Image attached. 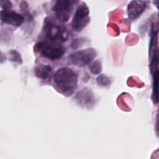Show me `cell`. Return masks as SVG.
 <instances>
[{"mask_svg":"<svg viewBox=\"0 0 159 159\" xmlns=\"http://www.w3.org/2000/svg\"><path fill=\"white\" fill-rule=\"evenodd\" d=\"M54 82L60 93L69 96L77 86V75L68 68H61L54 74Z\"/></svg>","mask_w":159,"mask_h":159,"instance_id":"obj_1","label":"cell"},{"mask_svg":"<svg viewBox=\"0 0 159 159\" xmlns=\"http://www.w3.org/2000/svg\"><path fill=\"white\" fill-rule=\"evenodd\" d=\"M79 2V0H56L53 11L57 20L61 23L68 22L75 6Z\"/></svg>","mask_w":159,"mask_h":159,"instance_id":"obj_2","label":"cell"},{"mask_svg":"<svg viewBox=\"0 0 159 159\" xmlns=\"http://www.w3.org/2000/svg\"><path fill=\"white\" fill-rule=\"evenodd\" d=\"M37 49L40 50L43 57L51 59V60L61 58L65 52V48L60 43L57 42L50 41V40L40 43L37 45Z\"/></svg>","mask_w":159,"mask_h":159,"instance_id":"obj_3","label":"cell"},{"mask_svg":"<svg viewBox=\"0 0 159 159\" xmlns=\"http://www.w3.org/2000/svg\"><path fill=\"white\" fill-rule=\"evenodd\" d=\"M44 31L48 40L57 43H62L68 40V32L62 25H56L50 23H45Z\"/></svg>","mask_w":159,"mask_h":159,"instance_id":"obj_4","label":"cell"},{"mask_svg":"<svg viewBox=\"0 0 159 159\" xmlns=\"http://www.w3.org/2000/svg\"><path fill=\"white\" fill-rule=\"evenodd\" d=\"M89 9L85 4H82L78 7L71 22V26L75 31H81L89 23Z\"/></svg>","mask_w":159,"mask_h":159,"instance_id":"obj_5","label":"cell"},{"mask_svg":"<svg viewBox=\"0 0 159 159\" xmlns=\"http://www.w3.org/2000/svg\"><path fill=\"white\" fill-rule=\"evenodd\" d=\"M96 53L92 48L78 51L69 56V61L72 65L82 67L91 63L92 61L96 57Z\"/></svg>","mask_w":159,"mask_h":159,"instance_id":"obj_6","label":"cell"},{"mask_svg":"<svg viewBox=\"0 0 159 159\" xmlns=\"http://www.w3.org/2000/svg\"><path fill=\"white\" fill-rule=\"evenodd\" d=\"M148 6V2L146 0H133L127 8V12L130 20L138 19Z\"/></svg>","mask_w":159,"mask_h":159,"instance_id":"obj_7","label":"cell"},{"mask_svg":"<svg viewBox=\"0 0 159 159\" xmlns=\"http://www.w3.org/2000/svg\"><path fill=\"white\" fill-rule=\"evenodd\" d=\"M0 19L4 23L11 24L14 26H20L24 20L23 16L14 11H10L9 9H7V10L3 9L2 11H1Z\"/></svg>","mask_w":159,"mask_h":159,"instance_id":"obj_8","label":"cell"},{"mask_svg":"<svg viewBox=\"0 0 159 159\" xmlns=\"http://www.w3.org/2000/svg\"><path fill=\"white\" fill-rule=\"evenodd\" d=\"M52 73V68L48 65H40L35 68V75L41 79H45Z\"/></svg>","mask_w":159,"mask_h":159,"instance_id":"obj_9","label":"cell"},{"mask_svg":"<svg viewBox=\"0 0 159 159\" xmlns=\"http://www.w3.org/2000/svg\"><path fill=\"white\" fill-rule=\"evenodd\" d=\"M12 6L9 0H0V7L2 8L4 10L9 9Z\"/></svg>","mask_w":159,"mask_h":159,"instance_id":"obj_10","label":"cell"},{"mask_svg":"<svg viewBox=\"0 0 159 159\" xmlns=\"http://www.w3.org/2000/svg\"><path fill=\"white\" fill-rule=\"evenodd\" d=\"M97 62L98 61L94 62V63H93V65H92V67H90V70H91V71H93V67H96V65H97ZM97 67H98V68H99V69L96 70V71H95V74H96V72H97V74H99V73L101 71V70H102V68H101V65H100V64H99V65H98Z\"/></svg>","mask_w":159,"mask_h":159,"instance_id":"obj_11","label":"cell"}]
</instances>
